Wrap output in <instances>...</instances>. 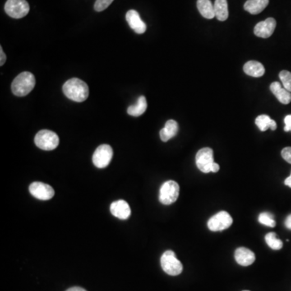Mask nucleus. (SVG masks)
Segmentation results:
<instances>
[{
    "label": "nucleus",
    "instance_id": "obj_20",
    "mask_svg": "<svg viewBox=\"0 0 291 291\" xmlns=\"http://www.w3.org/2000/svg\"><path fill=\"white\" fill-rule=\"evenodd\" d=\"M215 17L220 21H225L229 16L227 0H215L214 4Z\"/></svg>",
    "mask_w": 291,
    "mask_h": 291
},
{
    "label": "nucleus",
    "instance_id": "obj_21",
    "mask_svg": "<svg viewBox=\"0 0 291 291\" xmlns=\"http://www.w3.org/2000/svg\"><path fill=\"white\" fill-rule=\"evenodd\" d=\"M147 108V103L145 97L141 96L138 99L137 104L135 105H130L127 109V113L133 117H139L145 113Z\"/></svg>",
    "mask_w": 291,
    "mask_h": 291
},
{
    "label": "nucleus",
    "instance_id": "obj_18",
    "mask_svg": "<svg viewBox=\"0 0 291 291\" xmlns=\"http://www.w3.org/2000/svg\"><path fill=\"white\" fill-rule=\"evenodd\" d=\"M269 0H247L245 2V11L252 15H257L265 10V7L269 4Z\"/></svg>",
    "mask_w": 291,
    "mask_h": 291
},
{
    "label": "nucleus",
    "instance_id": "obj_9",
    "mask_svg": "<svg viewBox=\"0 0 291 291\" xmlns=\"http://www.w3.org/2000/svg\"><path fill=\"white\" fill-rule=\"evenodd\" d=\"M214 161V151L211 148H201L196 154V167L204 173L211 172L212 164Z\"/></svg>",
    "mask_w": 291,
    "mask_h": 291
},
{
    "label": "nucleus",
    "instance_id": "obj_5",
    "mask_svg": "<svg viewBox=\"0 0 291 291\" xmlns=\"http://www.w3.org/2000/svg\"><path fill=\"white\" fill-rule=\"evenodd\" d=\"M180 194V186L174 181H166L159 190V201L163 205H171L176 202Z\"/></svg>",
    "mask_w": 291,
    "mask_h": 291
},
{
    "label": "nucleus",
    "instance_id": "obj_7",
    "mask_svg": "<svg viewBox=\"0 0 291 291\" xmlns=\"http://www.w3.org/2000/svg\"><path fill=\"white\" fill-rule=\"evenodd\" d=\"M232 223L233 219L227 212L220 211L209 219L207 226L211 232H221L229 228Z\"/></svg>",
    "mask_w": 291,
    "mask_h": 291
},
{
    "label": "nucleus",
    "instance_id": "obj_11",
    "mask_svg": "<svg viewBox=\"0 0 291 291\" xmlns=\"http://www.w3.org/2000/svg\"><path fill=\"white\" fill-rule=\"evenodd\" d=\"M277 22L274 18H268L266 20L256 24L254 28V33L256 37L261 38H269L275 30Z\"/></svg>",
    "mask_w": 291,
    "mask_h": 291
},
{
    "label": "nucleus",
    "instance_id": "obj_14",
    "mask_svg": "<svg viewBox=\"0 0 291 291\" xmlns=\"http://www.w3.org/2000/svg\"><path fill=\"white\" fill-rule=\"evenodd\" d=\"M235 259L239 265L242 266H249L256 260L253 251L246 247H239L235 251Z\"/></svg>",
    "mask_w": 291,
    "mask_h": 291
},
{
    "label": "nucleus",
    "instance_id": "obj_32",
    "mask_svg": "<svg viewBox=\"0 0 291 291\" xmlns=\"http://www.w3.org/2000/svg\"><path fill=\"white\" fill-rule=\"evenodd\" d=\"M66 291H87L86 290L82 288V287H74L71 288H69L68 290H66Z\"/></svg>",
    "mask_w": 291,
    "mask_h": 291
},
{
    "label": "nucleus",
    "instance_id": "obj_35",
    "mask_svg": "<svg viewBox=\"0 0 291 291\" xmlns=\"http://www.w3.org/2000/svg\"></svg>",
    "mask_w": 291,
    "mask_h": 291
},
{
    "label": "nucleus",
    "instance_id": "obj_17",
    "mask_svg": "<svg viewBox=\"0 0 291 291\" xmlns=\"http://www.w3.org/2000/svg\"><path fill=\"white\" fill-rule=\"evenodd\" d=\"M178 130L179 126L177 121L174 120H169L166 122L164 128L160 130L159 133L160 139L163 142H168L177 135Z\"/></svg>",
    "mask_w": 291,
    "mask_h": 291
},
{
    "label": "nucleus",
    "instance_id": "obj_6",
    "mask_svg": "<svg viewBox=\"0 0 291 291\" xmlns=\"http://www.w3.org/2000/svg\"><path fill=\"white\" fill-rule=\"evenodd\" d=\"M4 9L10 17L20 19L28 15L30 7L26 0H7Z\"/></svg>",
    "mask_w": 291,
    "mask_h": 291
},
{
    "label": "nucleus",
    "instance_id": "obj_22",
    "mask_svg": "<svg viewBox=\"0 0 291 291\" xmlns=\"http://www.w3.org/2000/svg\"><path fill=\"white\" fill-rule=\"evenodd\" d=\"M256 125L258 126L260 131H266L268 129L275 130L277 129V123L274 120L271 119L268 115H260L256 118Z\"/></svg>",
    "mask_w": 291,
    "mask_h": 291
},
{
    "label": "nucleus",
    "instance_id": "obj_33",
    "mask_svg": "<svg viewBox=\"0 0 291 291\" xmlns=\"http://www.w3.org/2000/svg\"><path fill=\"white\" fill-rule=\"evenodd\" d=\"M284 183L286 186H289L290 188H291V175L289 177H287V178L285 180Z\"/></svg>",
    "mask_w": 291,
    "mask_h": 291
},
{
    "label": "nucleus",
    "instance_id": "obj_16",
    "mask_svg": "<svg viewBox=\"0 0 291 291\" xmlns=\"http://www.w3.org/2000/svg\"><path fill=\"white\" fill-rule=\"evenodd\" d=\"M245 74L251 77L259 78L265 75V66L257 61H249L243 66Z\"/></svg>",
    "mask_w": 291,
    "mask_h": 291
},
{
    "label": "nucleus",
    "instance_id": "obj_34",
    "mask_svg": "<svg viewBox=\"0 0 291 291\" xmlns=\"http://www.w3.org/2000/svg\"></svg>",
    "mask_w": 291,
    "mask_h": 291
},
{
    "label": "nucleus",
    "instance_id": "obj_15",
    "mask_svg": "<svg viewBox=\"0 0 291 291\" xmlns=\"http://www.w3.org/2000/svg\"><path fill=\"white\" fill-rule=\"evenodd\" d=\"M270 90L276 98L283 104H288L291 102V93L282 86L278 82H274L270 85Z\"/></svg>",
    "mask_w": 291,
    "mask_h": 291
},
{
    "label": "nucleus",
    "instance_id": "obj_23",
    "mask_svg": "<svg viewBox=\"0 0 291 291\" xmlns=\"http://www.w3.org/2000/svg\"><path fill=\"white\" fill-rule=\"evenodd\" d=\"M265 242L270 248L280 250L283 248V242L274 232H269L265 236Z\"/></svg>",
    "mask_w": 291,
    "mask_h": 291
},
{
    "label": "nucleus",
    "instance_id": "obj_2",
    "mask_svg": "<svg viewBox=\"0 0 291 291\" xmlns=\"http://www.w3.org/2000/svg\"><path fill=\"white\" fill-rule=\"evenodd\" d=\"M36 85L35 76L29 71H24L17 75L11 84V91L16 97L29 95Z\"/></svg>",
    "mask_w": 291,
    "mask_h": 291
},
{
    "label": "nucleus",
    "instance_id": "obj_25",
    "mask_svg": "<svg viewBox=\"0 0 291 291\" xmlns=\"http://www.w3.org/2000/svg\"><path fill=\"white\" fill-rule=\"evenodd\" d=\"M279 78L285 89L291 93V72L286 70L282 71L279 73Z\"/></svg>",
    "mask_w": 291,
    "mask_h": 291
},
{
    "label": "nucleus",
    "instance_id": "obj_30",
    "mask_svg": "<svg viewBox=\"0 0 291 291\" xmlns=\"http://www.w3.org/2000/svg\"><path fill=\"white\" fill-rule=\"evenodd\" d=\"M285 225L288 229L291 230V214L287 217V219L285 221Z\"/></svg>",
    "mask_w": 291,
    "mask_h": 291
},
{
    "label": "nucleus",
    "instance_id": "obj_31",
    "mask_svg": "<svg viewBox=\"0 0 291 291\" xmlns=\"http://www.w3.org/2000/svg\"><path fill=\"white\" fill-rule=\"evenodd\" d=\"M219 168H220V167H219V165H218V163H216L215 162H214V163L212 164L211 172H218V171H219Z\"/></svg>",
    "mask_w": 291,
    "mask_h": 291
},
{
    "label": "nucleus",
    "instance_id": "obj_19",
    "mask_svg": "<svg viewBox=\"0 0 291 291\" xmlns=\"http://www.w3.org/2000/svg\"><path fill=\"white\" fill-rule=\"evenodd\" d=\"M196 7L201 16L208 20H211L215 17L214 4H212L210 0H197Z\"/></svg>",
    "mask_w": 291,
    "mask_h": 291
},
{
    "label": "nucleus",
    "instance_id": "obj_24",
    "mask_svg": "<svg viewBox=\"0 0 291 291\" xmlns=\"http://www.w3.org/2000/svg\"><path fill=\"white\" fill-rule=\"evenodd\" d=\"M258 221L263 225L269 227H274L276 226V222L274 217L269 213H261L259 215Z\"/></svg>",
    "mask_w": 291,
    "mask_h": 291
},
{
    "label": "nucleus",
    "instance_id": "obj_8",
    "mask_svg": "<svg viewBox=\"0 0 291 291\" xmlns=\"http://www.w3.org/2000/svg\"><path fill=\"white\" fill-rule=\"evenodd\" d=\"M113 150L110 146L103 144L97 147L93 154V162L98 168H104L109 164L113 159Z\"/></svg>",
    "mask_w": 291,
    "mask_h": 291
},
{
    "label": "nucleus",
    "instance_id": "obj_3",
    "mask_svg": "<svg viewBox=\"0 0 291 291\" xmlns=\"http://www.w3.org/2000/svg\"><path fill=\"white\" fill-rule=\"evenodd\" d=\"M160 263L163 271L168 275L177 276L183 271V265L172 250H168L162 255Z\"/></svg>",
    "mask_w": 291,
    "mask_h": 291
},
{
    "label": "nucleus",
    "instance_id": "obj_27",
    "mask_svg": "<svg viewBox=\"0 0 291 291\" xmlns=\"http://www.w3.org/2000/svg\"><path fill=\"white\" fill-rule=\"evenodd\" d=\"M282 156L283 159L287 162V163H291V146H287L285 147L283 150H282Z\"/></svg>",
    "mask_w": 291,
    "mask_h": 291
},
{
    "label": "nucleus",
    "instance_id": "obj_1",
    "mask_svg": "<svg viewBox=\"0 0 291 291\" xmlns=\"http://www.w3.org/2000/svg\"><path fill=\"white\" fill-rule=\"evenodd\" d=\"M62 90L65 96L73 101H84L89 96L88 84L77 78H73L66 81L62 87Z\"/></svg>",
    "mask_w": 291,
    "mask_h": 291
},
{
    "label": "nucleus",
    "instance_id": "obj_28",
    "mask_svg": "<svg viewBox=\"0 0 291 291\" xmlns=\"http://www.w3.org/2000/svg\"><path fill=\"white\" fill-rule=\"evenodd\" d=\"M284 122L285 131L290 132L291 131V115H287V117H285Z\"/></svg>",
    "mask_w": 291,
    "mask_h": 291
},
{
    "label": "nucleus",
    "instance_id": "obj_4",
    "mask_svg": "<svg viewBox=\"0 0 291 291\" xmlns=\"http://www.w3.org/2000/svg\"><path fill=\"white\" fill-rule=\"evenodd\" d=\"M34 142L36 146L42 150H52L57 147L59 138L51 130H42L36 135Z\"/></svg>",
    "mask_w": 291,
    "mask_h": 291
},
{
    "label": "nucleus",
    "instance_id": "obj_13",
    "mask_svg": "<svg viewBox=\"0 0 291 291\" xmlns=\"http://www.w3.org/2000/svg\"><path fill=\"white\" fill-rule=\"evenodd\" d=\"M110 211L113 216L122 220L127 219L131 214L130 205L124 200H119L112 203L110 205Z\"/></svg>",
    "mask_w": 291,
    "mask_h": 291
},
{
    "label": "nucleus",
    "instance_id": "obj_29",
    "mask_svg": "<svg viewBox=\"0 0 291 291\" xmlns=\"http://www.w3.org/2000/svg\"><path fill=\"white\" fill-rule=\"evenodd\" d=\"M0 53H1V61H0V66H2V65L4 64L5 62H6V54H5L4 52H3V50H2V47L0 48Z\"/></svg>",
    "mask_w": 291,
    "mask_h": 291
},
{
    "label": "nucleus",
    "instance_id": "obj_26",
    "mask_svg": "<svg viewBox=\"0 0 291 291\" xmlns=\"http://www.w3.org/2000/svg\"><path fill=\"white\" fill-rule=\"evenodd\" d=\"M114 0H97L94 5V9L97 11H103L110 6Z\"/></svg>",
    "mask_w": 291,
    "mask_h": 291
},
{
    "label": "nucleus",
    "instance_id": "obj_10",
    "mask_svg": "<svg viewBox=\"0 0 291 291\" xmlns=\"http://www.w3.org/2000/svg\"><path fill=\"white\" fill-rule=\"evenodd\" d=\"M29 190L34 197L42 201H47L54 196L53 188L42 182H33L29 186Z\"/></svg>",
    "mask_w": 291,
    "mask_h": 291
},
{
    "label": "nucleus",
    "instance_id": "obj_12",
    "mask_svg": "<svg viewBox=\"0 0 291 291\" xmlns=\"http://www.w3.org/2000/svg\"><path fill=\"white\" fill-rule=\"evenodd\" d=\"M126 21L128 22L130 28L138 33L143 34L146 30V24L142 20L139 12L135 10H130L126 15Z\"/></svg>",
    "mask_w": 291,
    "mask_h": 291
}]
</instances>
